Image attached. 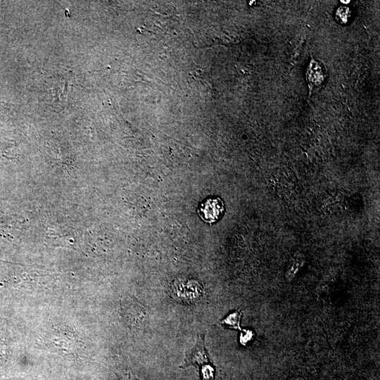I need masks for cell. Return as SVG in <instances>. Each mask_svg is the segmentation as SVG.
<instances>
[{
	"mask_svg": "<svg viewBox=\"0 0 380 380\" xmlns=\"http://www.w3.org/2000/svg\"><path fill=\"white\" fill-rule=\"evenodd\" d=\"M326 75L325 68L322 63L312 58L307 70V80L311 92L322 85L327 77Z\"/></svg>",
	"mask_w": 380,
	"mask_h": 380,
	"instance_id": "obj_3",
	"label": "cell"
},
{
	"mask_svg": "<svg viewBox=\"0 0 380 380\" xmlns=\"http://www.w3.org/2000/svg\"><path fill=\"white\" fill-rule=\"evenodd\" d=\"M190 365L199 367L201 380L214 379V367L208 357L203 334L198 336L195 346L186 353L183 367L186 368Z\"/></svg>",
	"mask_w": 380,
	"mask_h": 380,
	"instance_id": "obj_1",
	"label": "cell"
},
{
	"mask_svg": "<svg viewBox=\"0 0 380 380\" xmlns=\"http://www.w3.org/2000/svg\"><path fill=\"white\" fill-rule=\"evenodd\" d=\"M241 315L239 312H234L222 319L221 322L229 328L239 329Z\"/></svg>",
	"mask_w": 380,
	"mask_h": 380,
	"instance_id": "obj_4",
	"label": "cell"
},
{
	"mask_svg": "<svg viewBox=\"0 0 380 380\" xmlns=\"http://www.w3.org/2000/svg\"><path fill=\"white\" fill-rule=\"evenodd\" d=\"M224 204L219 198H209L201 205L200 216L209 223L217 221L223 214Z\"/></svg>",
	"mask_w": 380,
	"mask_h": 380,
	"instance_id": "obj_2",
	"label": "cell"
}]
</instances>
